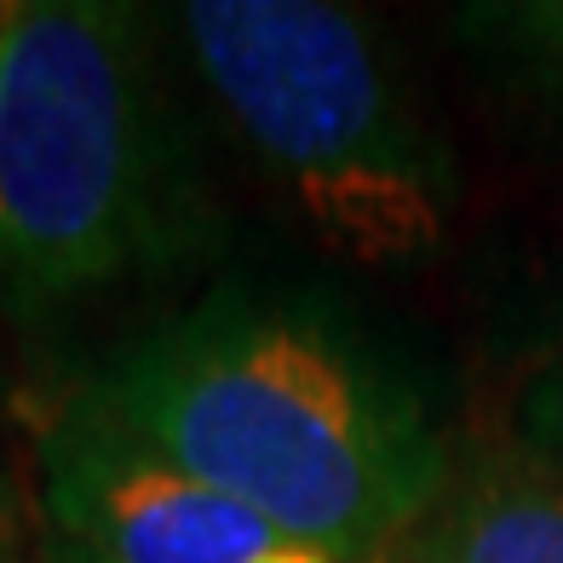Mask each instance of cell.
Instances as JSON below:
<instances>
[{"label": "cell", "instance_id": "cell-1", "mask_svg": "<svg viewBox=\"0 0 563 563\" xmlns=\"http://www.w3.org/2000/svg\"><path fill=\"white\" fill-rule=\"evenodd\" d=\"M87 402L340 563H379L449 489L420 397L305 305L213 294L139 340Z\"/></svg>", "mask_w": 563, "mask_h": 563}, {"label": "cell", "instance_id": "cell-2", "mask_svg": "<svg viewBox=\"0 0 563 563\" xmlns=\"http://www.w3.org/2000/svg\"><path fill=\"white\" fill-rule=\"evenodd\" d=\"M178 35L224 121L328 253L363 271L438 260L454 167L363 18L322 0H190Z\"/></svg>", "mask_w": 563, "mask_h": 563}, {"label": "cell", "instance_id": "cell-3", "mask_svg": "<svg viewBox=\"0 0 563 563\" xmlns=\"http://www.w3.org/2000/svg\"><path fill=\"white\" fill-rule=\"evenodd\" d=\"M150 115L126 7L0 12V288L64 294L139 260L156 224Z\"/></svg>", "mask_w": 563, "mask_h": 563}, {"label": "cell", "instance_id": "cell-4", "mask_svg": "<svg viewBox=\"0 0 563 563\" xmlns=\"http://www.w3.org/2000/svg\"><path fill=\"white\" fill-rule=\"evenodd\" d=\"M64 563H340L167 466L81 397L41 443Z\"/></svg>", "mask_w": 563, "mask_h": 563}, {"label": "cell", "instance_id": "cell-5", "mask_svg": "<svg viewBox=\"0 0 563 563\" xmlns=\"http://www.w3.org/2000/svg\"><path fill=\"white\" fill-rule=\"evenodd\" d=\"M408 563H563V466L511 454L449 483Z\"/></svg>", "mask_w": 563, "mask_h": 563}, {"label": "cell", "instance_id": "cell-6", "mask_svg": "<svg viewBox=\"0 0 563 563\" xmlns=\"http://www.w3.org/2000/svg\"><path fill=\"white\" fill-rule=\"evenodd\" d=\"M466 30L472 35H489L518 69H529L541 87L563 92V0L477 7V12H466Z\"/></svg>", "mask_w": 563, "mask_h": 563}, {"label": "cell", "instance_id": "cell-7", "mask_svg": "<svg viewBox=\"0 0 563 563\" xmlns=\"http://www.w3.org/2000/svg\"><path fill=\"white\" fill-rule=\"evenodd\" d=\"M529 420H534V443L563 466V351H558V363L541 374V386H534V397H529Z\"/></svg>", "mask_w": 563, "mask_h": 563}, {"label": "cell", "instance_id": "cell-8", "mask_svg": "<svg viewBox=\"0 0 563 563\" xmlns=\"http://www.w3.org/2000/svg\"><path fill=\"white\" fill-rule=\"evenodd\" d=\"M0 563H18V523H12V500L0 489Z\"/></svg>", "mask_w": 563, "mask_h": 563}, {"label": "cell", "instance_id": "cell-9", "mask_svg": "<svg viewBox=\"0 0 563 563\" xmlns=\"http://www.w3.org/2000/svg\"><path fill=\"white\" fill-rule=\"evenodd\" d=\"M0 12H7V7H0Z\"/></svg>", "mask_w": 563, "mask_h": 563}]
</instances>
